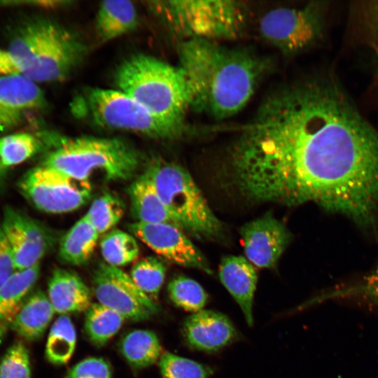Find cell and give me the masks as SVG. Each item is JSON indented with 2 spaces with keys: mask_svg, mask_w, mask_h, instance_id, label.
Returning <instances> with one entry per match:
<instances>
[{
  "mask_svg": "<svg viewBox=\"0 0 378 378\" xmlns=\"http://www.w3.org/2000/svg\"><path fill=\"white\" fill-rule=\"evenodd\" d=\"M229 159L233 185L251 201L312 202L362 229L378 227V131L333 78L272 91Z\"/></svg>",
  "mask_w": 378,
  "mask_h": 378,
  "instance_id": "obj_1",
  "label": "cell"
},
{
  "mask_svg": "<svg viewBox=\"0 0 378 378\" xmlns=\"http://www.w3.org/2000/svg\"><path fill=\"white\" fill-rule=\"evenodd\" d=\"M177 52L190 108L218 120L239 112L272 69L266 57L217 41L183 40Z\"/></svg>",
  "mask_w": 378,
  "mask_h": 378,
  "instance_id": "obj_2",
  "label": "cell"
},
{
  "mask_svg": "<svg viewBox=\"0 0 378 378\" xmlns=\"http://www.w3.org/2000/svg\"><path fill=\"white\" fill-rule=\"evenodd\" d=\"M115 82L119 90L155 115L186 127L190 97L178 66L148 55L136 54L119 65Z\"/></svg>",
  "mask_w": 378,
  "mask_h": 378,
  "instance_id": "obj_3",
  "label": "cell"
},
{
  "mask_svg": "<svg viewBox=\"0 0 378 378\" xmlns=\"http://www.w3.org/2000/svg\"><path fill=\"white\" fill-rule=\"evenodd\" d=\"M139 162L138 152L125 141L80 136L61 141L41 164L91 182L95 176L127 180L136 172Z\"/></svg>",
  "mask_w": 378,
  "mask_h": 378,
  "instance_id": "obj_4",
  "label": "cell"
},
{
  "mask_svg": "<svg viewBox=\"0 0 378 378\" xmlns=\"http://www.w3.org/2000/svg\"><path fill=\"white\" fill-rule=\"evenodd\" d=\"M76 115L108 130L132 132L150 138L173 140L186 127L160 118L119 90L87 88L73 102Z\"/></svg>",
  "mask_w": 378,
  "mask_h": 378,
  "instance_id": "obj_5",
  "label": "cell"
},
{
  "mask_svg": "<svg viewBox=\"0 0 378 378\" xmlns=\"http://www.w3.org/2000/svg\"><path fill=\"white\" fill-rule=\"evenodd\" d=\"M145 173L179 227L197 238L222 235L221 222L214 215L190 174L162 159L151 162Z\"/></svg>",
  "mask_w": 378,
  "mask_h": 378,
  "instance_id": "obj_6",
  "label": "cell"
},
{
  "mask_svg": "<svg viewBox=\"0 0 378 378\" xmlns=\"http://www.w3.org/2000/svg\"><path fill=\"white\" fill-rule=\"evenodd\" d=\"M154 4L169 28L183 40L218 42L237 38L243 34L249 15L248 6L241 1L176 0Z\"/></svg>",
  "mask_w": 378,
  "mask_h": 378,
  "instance_id": "obj_7",
  "label": "cell"
},
{
  "mask_svg": "<svg viewBox=\"0 0 378 378\" xmlns=\"http://www.w3.org/2000/svg\"><path fill=\"white\" fill-rule=\"evenodd\" d=\"M35 43L22 75L34 82H55L67 77L81 62L85 47L76 34L46 19L33 20Z\"/></svg>",
  "mask_w": 378,
  "mask_h": 378,
  "instance_id": "obj_8",
  "label": "cell"
},
{
  "mask_svg": "<svg viewBox=\"0 0 378 378\" xmlns=\"http://www.w3.org/2000/svg\"><path fill=\"white\" fill-rule=\"evenodd\" d=\"M326 5L312 1L300 7H281L265 13L259 21L262 39L284 55L300 53L323 34Z\"/></svg>",
  "mask_w": 378,
  "mask_h": 378,
  "instance_id": "obj_9",
  "label": "cell"
},
{
  "mask_svg": "<svg viewBox=\"0 0 378 378\" xmlns=\"http://www.w3.org/2000/svg\"><path fill=\"white\" fill-rule=\"evenodd\" d=\"M20 193L36 209L48 214L71 212L90 200L92 183L40 164L18 182Z\"/></svg>",
  "mask_w": 378,
  "mask_h": 378,
  "instance_id": "obj_10",
  "label": "cell"
},
{
  "mask_svg": "<svg viewBox=\"0 0 378 378\" xmlns=\"http://www.w3.org/2000/svg\"><path fill=\"white\" fill-rule=\"evenodd\" d=\"M99 303L132 321L148 320L159 314V305L142 292L129 274L119 267L100 263L92 277Z\"/></svg>",
  "mask_w": 378,
  "mask_h": 378,
  "instance_id": "obj_11",
  "label": "cell"
},
{
  "mask_svg": "<svg viewBox=\"0 0 378 378\" xmlns=\"http://www.w3.org/2000/svg\"><path fill=\"white\" fill-rule=\"evenodd\" d=\"M129 230L164 259L183 267L195 268L212 274L206 258L176 225L166 223L136 221L129 225Z\"/></svg>",
  "mask_w": 378,
  "mask_h": 378,
  "instance_id": "obj_12",
  "label": "cell"
},
{
  "mask_svg": "<svg viewBox=\"0 0 378 378\" xmlns=\"http://www.w3.org/2000/svg\"><path fill=\"white\" fill-rule=\"evenodd\" d=\"M1 227L11 248L16 270L40 263L49 247V237L41 224L10 206L4 209Z\"/></svg>",
  "mask_w": 378,
  "mask_h": 378,
  "instance_id": "obj_13",
  "label": "cell"
},
{
  "mask_svg": "<svg viewBox=\"0 0 378 378\" xmlns=\"http://www.w3.org/2000/svg\"><path fill=\"white\" fill-rule=\"evenodd\" d=\"M239 232L246 259L260 268L273 267L291 239L285 225L270 213L245 223Z\"/></svg>",
  "mask_w": 378,
  "mask_h": 378,
  "instance_id": "obj_14",
  "label": "cell"
},
{
  "mask_svg": "<svg viewBox=\"0 0 378 378\" xmlns=\"http://www.w3.org/2000/svg\"><path fill=\"white\" fill-rule=\"evenodd\" d=\"M46 105L45 95L36 83L22 74L0 76V136Z\"/></svg>",
  "mask_w": 378,
  "mask_h": 378,
  "instance_id": "obj_15",
  "label": "cell"
},
{
  "mask_svg": "<svg viewBox=\"0 0 378 378\" xmlns=\"http://www.w3.org/2000/svg\"><path fill=\"white\" fill-rule=\"evenodd\" d=\"M183 339L192 349L215 353L239 337L237 330L225 314L213 310H200L184 321Z\"/></svg>",
  "mask_w": 378,
  "mask_h": 378,
  "instance_id": "obj_16",
  "label": "cell"
},
{
  "mask_svg": "<svg viewBox=\"0 0 378 378\" xmlns=\"http://www.w3.org/2000/svg\"><path fill=\"white\" fill-rule=\"evenodd\" d=\"M218 276L223 285L239 306L247 324L253 325V302L258 281L253 265L240 255H226L221 259Z\"/></svg>",
  "mask_w": 378,
  "mask_h": 378,
  "instance_id": "obj_17",
  "label": "cell"
},
{
  "mask_svg": "<svg viewBox=\"0 0 378 378\" xmlns=\"http://www.w3.org/2000/svg\"><path fill=\"white\" fill-rule=\"evenodd\" d=\"M48 298L55 312L62 315L86 311L91 305V292L74 272L56 268L48 284Z\"/></svg>",
  "mask_w": 378,
  "mask_h": 378,
  "instance_id": "obj_18",
  "label": "cell"
},
{
  "mask_svg": "<svg viewBox=\"0 0 378 378\" xmlns=\"http://www.w3.org/2000/svg\"><path fill=\"white\" fill-rule=\"evenodd\" d=\"M40 273V263L22 270H16L0 287V340L29 295Z\"/></svg>",
  "mask_w": 378,
  "mask_h": 378,
  "instance_id": "obj_19",
  "label": "cell"
},
{
  "mask_svg": "<svg viewBox=\"0 0 378 378\" xmlns=\"http://www.w3.org/2000/svg\"><path fill=\"white\" fill-rule=\"evenodd\" d=\"M55 312L48 296L37 290L27 298L10 328L24 340L36 341L44 334Z\"/></svg>",
  "mask_w": 378,
  "mask_h": 378,
  "instance_id": "obj_20",
  "label": "cell"
},
{
  "mask_svg": "<svg viewBox=\"0 0 378 378\" xmlns=\"http://www.w3.org/2000/svg\"><path fill=\"white\" fill-rule=\"evenodd\" d=\"M128 194L132 213L136 219V222L166 223L179 227L169 214L153 183L145 172L131 184L128 189Z\"/></svg>",
  "mask_w": 378,
  "mask_h": 378,
  "instance_id": "obj_21",
  "label": "cell"
},
{
  "mask_svg": "<svg viewBox=\"0 0 378 378\" xmlns=\"http://www.w3.org/2000/svg\"><path fill=\"white\" fill-rule=\"evenodd\" d=\"M137 18L136 10L132 1H103L96 18L97 34L102 41L116 38L133 30L137 24Z\"/></svg>",
  "mask_w": 378,
  "mask_h": 378,
  "instance_id": "obj_22",
  "label": "cell"
},
{
  "mask_svg": "<svg viewBox=\"0 0 378 378\" xmlns=\"http://www.w3.org/2000/svg\"><path fill=\"white\" fill-rule=\"evenodd\" d=\"M119 350L129 365L134 370L150 367L159 361L162 349L158 335L148 330H134L122 336Z\"/></svg>",
  "mask_w": 378,
  "mask_h": 378,
  "instance_id": "obj_23",
  "label": "cell"
},
{
  "mask_svg": "<svg viewBox=\"0 0 378 378\" xmlns=\"http://www.w3.org/2000/svg\"><path fill=\"white\" fill-rule=\"evenodd\" d=\"M99 234L84 216L61 239L59 255L65 262L81 265L92 256Z\"/></svg>",
  "mask_w": 378,
  "mask_h": 378,
  "instance_id": "obj_24",
  "label": "cell"
},
{
  "mask_svg": "<svg viewBox=\"0 0 378 378\" xmlns=\"http://www.w3.org/2000/svg\"><path fill=\"white\" fill-rule=\"evenodd\" d=\"M330 300H352L378 307V261L370 271L360 278L322 293L307 301L302 308Z\"/></svg>",
  "mask_w": 378,
  "mask_h": 378,
  "instance_id": "obj_25",
  "label": "cell"
},
{
  "mask_svg": "<svg viewBox=\"0 0 378 378\" xmlns=\"http://www.w3.org/2000/svg\"><path fill=\"white\" fill-rule=\"evenodd\" d=\"M125 318L100 303H93L85 311L84 330L97 346L105 345L120 329Z\"/></svg>",
  "mask_w": 378,
  "mask_h": 378,
  "instance_id": "obj_26",
  "label": "cell"
},
{
  "mask_svg": "<svg viewBox=\"0 0 378 378\" xmlns=\"http://www.w3.org/2000/svg\"><path fill=\"white\" fill-rule=\"evenodd\" d=\"M76 332L70 317L61 315L50 328L45 354L48 362L56 365L66 364L74 352Z\"/></svg>",
  "mask_w": 378,
  "mask_h": 378,
  "instance_id": "obj_27",
  "label": "cell"
},
{
  "mask_svg": "<svg viewBox=\"0 0 378 378\" xmlns=\"http://www.w3.org/2000/svg\"><path fill=\"white\" fill-rule=\"evenodd\" d=\"M43 148V143L36 135L16 132L0 136V167L6 169L24 162Z\"/></svg>",
  "mask_w": 378,
  "mask_h": 378,
  "instance_id": "obj_28",
  "label": "cell"
},
{
  "mask_svg": "<svg viewBox=\"0 0 378 378\" xmlns=\"http://www.w3.org/2000/svg\"><path fill=\"white\" fill-rule=\"evenodd\" d=\"M100 249L106 263L117 267L134 262L139 255L136 239L119 229L110 230L102 238Z\"/></svg>",
  "mask_w": 378,
  "mask_h": 378,
  "instance_id": "obj_29",
  "label": "cell"
},
{
  "mask_svg": "<svg viewBox=\"0 0 378 378\" xmlns=\"http://www.w3.org/2000/svg\"><path fill=\"white\" fill-rule=\"evenodd\" d=\"M354 28L361 42L374 52L378 80V1H361L352 6Z\"/></svg>",
  "mask_w": 378,
  "mask_h": 378,
  "instance_id": "obj_30",
  "label": "cell"
},
{
  "mask_svg": "<svg viewBox=\"0 0 378 378\" xmlns=\"http://www.w3.org/2000/svg\"><path fill=\"white\" fill-rule=\"evenodd\" d=\"M124 212L125 205L120 199L105 192L93 201L85 216L101 234L113 230Z\"/></svg>",
  "mask_w": 378,
  "mask_h": 378,
  "instance_id": "obj_31",
  "label": "cell"
},
{
  "mask_svg": "<svg viewBox=\"0 0 378 378\" xmlns=\"http://www.w3.org/2000/svg\"><path fill=\"white\" fill-rule=\"evenodd\" d=\"M166 272L162 260L155 256H147L135 262L130 276L139 288L154 300L163 286Z\"/></svg>",
  "mask_w": 378,
  "mask_h": 378,
  "instance_id": "obj_32",
  "label": "cell"
},
{
  "mask_svg": "<svg viewBox=\"0 0 378 378\" xmlns=\"http://www.w3.org/2000/svg\"><path fill=\"white\" fill-rule=\"evenodd\" d=\"M167 293L172 303L186 311L197 312L206 305L208 296L202 286L185 276L173 278L167 285Z\"/></svg>",
  "mask_w": 378,
  "mask_h": 378,
  "instance_id": "obj_33",
  "label": "cell"
},
{
  "mask_svg": "<svg viewBox=\"0 0 378 378\" xmlns=\"http://www.w3.org/2000/svg\"><path fill=\"white\" fill-rule=\"evenodd\" d=\"M158 365L162 378H210L213 369L169 352L162 354Z\"/></svg>",
  "mask_w": 378,
  "mask_h": 378,
  "instance_id": "obj_34",
  "label": "cell"
},
{
  "mask_svg": "<svg viewBox=\"0 0 378 378\" xmlns=\"http://www.w3.org/2000/svg\"><path fill=\"white\" fill-rule=\"evenodd\" d=\"M0 378H31L29 354L22 342L13 344L1 359Z\"/></svg>",
  "mask_w": 378,
  "mask_h": 378,
  "instance_id": "obj_35",
  "label": "cell"
},
{
  "mask_svg": "<svg viewBox=\"0 0 378 378\" xmlns=\"http://www.w3.org/2000/svg\"><path fill=\"white\" fill-rule=\"evenodd\" d=\"M65 378H113V376L111 366L106 360L90 357L71 368Z\"/></svg>",
  "mask_w": 378,
  "mask_h": 378,
  "instance_id": "obj_36",
  "label": "cell"
},
{
  "mask_svg": "<svg viewBox=\"0 0 378 378\" xmlns=\"http://www.w3.org/2000/svg\"><path fill=\"white\" fill-rule=\"evenodd\" d=\"M15 271L13 255L2 230L0 219V287Z\"/></svg>",
  "mask_w": 378,
  "mask_h": 378,
  "instance_id": "obj_37",
  "label": "cell"
},
{
  "mask_svg": "<svg viewBox=\"0 0 378 378\" xmlns=\"http://www.w3.org/2000/svg\"><path fill=\"white\" fill-rule=\"evenodd\" d=\"M13 74H22V69L8 49L0 48V76Z\"/></svg>",
  "mask_w": 378,
  "mask_h": 378,
  "instance_id": "obj_38",
  "label": "cell"
},
{
  "mask_svg": "<svg viewBox=\"0 0 378 378\" xmlns=\"http://www.w3.org/2000/svg\"><path fill=\"white\" fill-rule=\"evenodd\" d=\"M6 175V169L0 167V188L3 185Z\"/></svg>",
  "mask_w": 378,
  "mask_h": 378,
  "instance_id": "obj_39",
  "label": "cell"
}]
</instances>
